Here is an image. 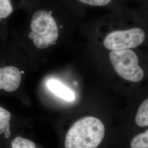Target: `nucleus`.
<instances>
[{
  "instance_id": "1",
  "label": "nucleus",
  "mask_w": 148,
  "mask_h": 148,
  "mask_svg": "<svg viewBox=\"0 0 148 148\" xmlns=\"http://www.w3.org/2000/svg\"><path fill=\"white\" fill-rule=\"evenodd\" d=\"M103 123L93 116L83 117L75 122L66 133L65 148H97L105 136Z\"/></svg>"
},
{
  "instance_id": "2",
  "label": "nucleus",
  "mask_w": 148,
  "mask_h": 148,
  "mask_svg": "<svg viewBox=\"0 0 148 148\" xmlns=\"http://www.w3.org/2000/svg\"><path fill=\"white\" fill-rule=\"evenodd\" d=\"M51 12L44 10L36 12L32 16V32L29 37L35 46L45 49L55 44L58 38V28Z\"/></svg>"
},
{
  "instance_id": "3",
  "label": "nucleus",
  "mask_w": 148,
  "mask_h": 148,
  "mask_svg": "<svg viewBox=\"0 0 148 148\" xmlns=\"http://www.w3.org/2000/svg\"><path fill=\"white\" fill-rule=\"evenodd\" d=\"M109 57L115 71L122 78L133 82L143 79V69L138 65L137 54L132 50L112 51Z\"/></svg>"
},
{
  "instance_id": "4",
  "label": "nucleus",
  "mask_w": 148,
  "mask_h": 148,
  "mask_svg": "<svg viewBox=\"0 0 148 148\" xmlns=\"http://www.w3.org/2000/svg\"><path fill=\"white\" fill-rule=\"evenodd\" d=\"M145 32L142 29L133 28L126 30L112 32L104 40L105 47L111 51H119L135 48L142 43Z\"/></svg>"
},
{
  "instance_id": "5",
  "label": "nucleus",
  "mask_w": 148,
  "mask_h": 148,
  "mask_svg": "<svg viewBox=\"0 0 148 148\" xmlns=\"http://www.w3.org/2000/svg\"><path fill=\"white\" fill-rule=\"evenodd\" d=\"M21 73L14 66H8L0 68V90L14 92L21 82Z\"/></svg>"
},
{
  "instance_id": "6",
  "label": "nucleus",
  "mask_w": 148,
  "mask_h": 148,
  "mask_svg": "<svg viewBox=\"0 0 148 148\" xmlns=\"http://www.w3.org/2000/svg\"><path fill=\"white\" fill-rule=\"evenodd\" d=\"M47 87L54 94L64 100L74 101L75 95L73 92L58 81L51 79L47 82Z\"/></svg>"
},
{
  "instance_id": "7",
  "label": "nucleus",
  "mask_w": 148,
  "mask_h": 148,
  "mask_svg": "<svg viewBox=\"0 0 148 148\" xmlns=\"http://www.w3.org/2000/svg\"><path fill=\"white\" fill-rule=\"evenodd\" d=\"M136 123L138 126L147 127L148 126V99L143 101L139 106L136 116Z\"/></svg>"
},
{
  "instance_id": "8",
  "label": "nucleus",
  "mask_w": 148,
  "mask_h": 148,
  "mask_svg": "<svg viewBox=\"0 0 148 148\" xmlns=\"http://www.w3.org/2000/svg\"><path fill=\"white\" fill-rule=\"evenodd\" d=\"M11 113L3 108L0 106V134L5 133L10 134V121Z\"/></svg>"
},
{
  "instance_id": "9",
  "label": "nucleus",
  "mask_w": 148,
  "mask_h": 148,
  "mask_svg": "<svg viewBox=\"0 0 148 148\" xmlns=\"http://www.w3.org/2000/svg\"><path fill=\"white\" fill-rule=\"evenodd\" d=\"M131 148H148V130L141 133L133 138Z\"/></svg>"
},
{
  "instance_id": "10",
  "label": "nucleus",
  "mask_w": 148,
  "mask_h": 148,
  "mask_svg": "<svg viewBox=\"0 0 148 148\" xmlns=\"http://www.w3.org/2000/svg\"><path fill=\"white\" fill-rule=\"evenodd\" d=\"M12 148H36V145L32 141L23 138L17 137L12 142Z\"/></svg>"
},
{
  "instance_id": "11",
  "label": "nucleus",
  "mask_w": 148,
  "mask_h": 148,
  "mask_svg": "<svg viewBox=\"0 0 148 148\" xmlns=\"http://www.w3.org/2000/svg\"><path fill=\"white\" fill-rule=\"evenodd\" d=\"M13 7L11 0H0V19H3L11 15Z\"/></svg>"
},
{
  "instance_id": "12",
  "label": "nucleus",
  "mask_w": 148,
  "mask_h": 148,
  "mask_svg": "<svg viewBox=\"0 0 148 148\" xmlns=\"http://www.w3.org/2000/svg\"><path fill=\"white\" fill-rule=\"evenodd\" d=\"M80 2L93 6H101L109 4L111 0H79Z\"/></svg>"
}]
</instances>
